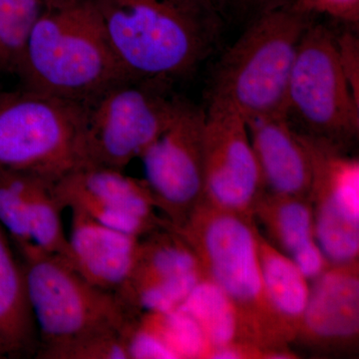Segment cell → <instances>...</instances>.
<instances>
[{"mask_svg": "<svg viewBox=\"0 0 359 359\" xmlns=\"http://www.w3.org/2000/svg\"><path fill=\"white\" fill-rule=\"evenodd\" d=\"M111 48L132 79L195 74L226 25L211 0H93Z\"/></svg>", "mask_w": 359, "mask_h": 359, "instance_id": "6da1fadb", "label": "cell"}, {"mask_svg": "<svg viewBox=\"0 0 359 359\" xmlns=\"http://www.w3.org/2000/svg\"><path fill=\"white\" fill-rule=\"evenodd\" d=\"M16 76L22 88L80 105L132 79L111 48L93 0H46Z\"/></svg>", "mask_w": 359, "mask_h": 359, "instance_id": "7a4b0ae2", "label": "cell"}, {"mask_svg": "<svg viewBox=\"0 0 359 359\" xmlns=\"http://www.w3.org/2000/svg\"><path fill=\"white\" fill-rule=\"evenodd\" d=\"M175 233L199 259L203 273L235 304L245 339L269 353L290 341L264 292L255 219L202 203Z\"/></svg>", "mask_w": 359, "mask_h": 359, "instance_id": "3957f363", "label": "cell"}, {"mask_svg": "<svg viewBox=\"0 0 359 359\" xmlns=\"http://www.w3.org/2000/svg\"><path fill=\"white\" fill-rule=\"evenodd\" d=\"M314 18L287 4L250 21L214 65L208 102L229 104L245 120L285 115L295 56Z\"/></svg>", "mask_w": 359, "mask_h": 359, "instance_id": "277c9868", "label": "cell"}, {"mask_svg": "<svg viewBox=\"0 0 359 359\" xmlns=\"http://www.w3.org/2000/svg\"><path fill=\"white\" fill-rule=\"evenodd\" d=\"M173 85L125 80L83 104L81 167L124 171L140 158L171 124L185 99Z\"/></svg>", "mask_w": 359, "mask_h": 359, "instance_id": "5b68a950", "label": "cell"}, {"mask_svg": "<svg viewBox=\"0 0 359 359\" xmlns=\"http://www.w3.org/2000/svg\"><path fill=\"white\" fill-rule=\"evenodd\" d=\"M39 349L121 332L130 314L114 292L94 287L58 255L20 250Z\"/></svg>", "mask_w": 359, "mask_h": 359, "instance_id": "8992f818", "label": "cell"}, {"mask_svg": "<svg viewBox=\"0 0 359 359\" xmlns=\"http://www.w3.org/2000/svg\"><path fill=\"white\" fill-rule=\"evenodd\" d=\"M83 108L22 88L0 93V172L55 183L81 166Z\"/></svg>", "mask_w": 359, "mask_h": 359, "instance_id": "52a82bcc", "label": "cell"}, {"mask_svg": "<svg viewBox=\"0 0 359 359\" xmlns=\"http://www.w3.org/2000/svg\"><path fill=\"white\" fill-rule=\"evenodd\" d=\"M285 117L297 133L346 150L359 132V100L337 58L335 33L313 21L299 42Z\"/></svg>", "mask_w": 359, "mask_h": 359, "instance_id": "ba28073f", "label": "cell"}, {"mask_svg": "<svg viewBox=\"0 0 359 359\" xmlns=\"http://www.w3.org/2000/svg\"><path fill=\"white\" fill-rule=\"evenodd\" d=\"M205 110L184 99L168 128L142 154L156 210L167 226H182L204 201Z\"/></svg>", "mask_w": 359, "mask_h": 359, "instance_id": "9c48e42d", "label": "cell"}, {"mask_svg": "<svg viewBox=\"0 0 359 359\" xmlns=\"http://www.w3.org/2000/svg\"><path fill=\"white\" fill-rule=\"evenodd\" d=\"M297 135L311 163L309 198L316 241L330 264L358 261V159L330 142Z\"/></svg>", "mask_w": 359, "mask_h": 359, "instance_id": "30bf717a", "label": "cell"}, {"mask_svg": "<svg viewBox=\"0 0 359 359\" xmlns=\"http://www.w3.org/2000/svg\"><path fill=\"white\" fill-rule=\"evenodd\" d=\"M204 186V202L252 219L266 193L244 116L219 101L205 109Z\"/></svg>", "mask_w": 359, "mask_h": 359, "instance_id": "8fae6325", "label": "cell"}, {"mask_svg": "<svg viewBox=\"0 0 359 359\" xmlns=\"http://www.w3.org/2000/svg\"><path fill=\"white\" fill-rule=\"evenodd\" d=\"M52 190L63 210H79L103 226L135 237L165 226L144 180L119 170L77 168L56 181Z\"/></svg>", "mask_w": 359, "mask_h": 359, "instance_id": "7c38bea8", "label": "cell"}, {"mask_svg": "<svg viewBox=\"0 0 359 359\" xmlns=\"http://www.w3.org/2000/svg\"><path fill=\"white\" fill-rule=\"evenodd\" d=\"M358 261L330 264L311 285L297 339L320 347L353 344L359 330Z\"/></svg>", "mask_w": 359, "mask_h": 359, "instance_id": "4fadbf2b", "label": "cell"}, {"mask_svg": "<svg viewBox=\"0 0 359 359\" xmlns=\"http://www.w3.org/2000/svg\"><path fill=\"white\" fill-rule=\"evenodd\" d=\"M71 212L68 250L63 259L92 285L115 294L133 269L141 238L103 226L79 210Z\"/></svg>", "mask_w": 359, "mask_h": 359, "instance_id": "5bb4252c", "label": "cell"}, {"mask_svg": "<svg viewBox=\"0 0 359 359\" xmlns=\"http://www.w3.org/2000/svg\"><path fill=\"white\" fill-rule=\"evenodd\" d=\"M245 122L266 192L309 198V155L285 115L257 116Z\"/></svg>", "mask_w": 359, "mask_h": 359, "instance_id": "9a60e30c", "label": "cell"}, {"mask_svg": "<svg viewBox=\"0 0 359 359\" xmlns=\"http://www.w3.org/2000/svg\"><path fill=\"white\" fill-rule=\"evenodd\" d=\"M256 218L268 231L271 244L290 257L309 280L328 268L330 262L316 238L309 198L266 192L255 208Z\"/></svg>", "mask_w": 359, "mask_h": 359, "instance_id": "2e32d148", "label": "cell"}, {"mask_svg": "<svg viewBox=\"0 0 359 359\" xmlns=\"http://www.w3.org/2000/svg\"><path fill=\"white\" fill-rule=\"evenodd\" d=\"M163 230L152 231L146 240L140 238L133 269L121 289L115 292L123 306L146 287L203 271L199 259L185 241L166 224Z\"/></svg>", "mask_w": 359, "mask_h": 359, "instance_id": "e0dca14e", "label": "cell"}, {"mask_svg": "<svg viewBox=\"0 0 359 359\" xmlns=\"http://www.w3.org/2000/svg\"><path fill=\"white\" fill-rule=\"evenodd\" d=\"M257 245L266 299L285 334L292 341L301 330L311 285L292 259L259 231Z\"/></svg>", "mask_w": 359, "mask_h": 359, "instance_id": "ac0fdd59", "label": "cell"}, {"mask_svg": "<svg viewBox=\"0 0 359 359\" xmlns=\"http://www.w3.org/2000/svg\"><path fill=\"white\" fill-rule=\"evenodd\" d=\"M0 337L21 354L32 353L39 332L28 299L25 271L0 226Z\"/></svg>", "mask_w": 359, "mask_h": 359, "instance_id": "d6986e66", "label": "cell"}, {"mask_svg": "<svg viewBox=\"0 0 359 359\" xmlns=\"http://www.w3.org/2000/svg\"><path fill=\"white\" fill-rule=\"evenodd\" d=\"M178 309L189 314L200 325L212 351L235 342L250 344L245 339L235 304L216 283L205 275Z\"/></svg>", "mask_w": 359, "mask_h": 359, "instance_id": "ffe728a7", "label": "cell"}, {"mask_svg": "<svg viewBox=\"0 0 359 359\" xmlns=\"http://www.w3.org/2000/svg\"><path fill=\"white\" fill-rule=\"evenodd\" d=\"M54 183L32 176L28 202V224L32 245L46 254L65 257L68 237L63 230V209L54 196Z\"/></svg>", "mask_w": 359, "mask_h": 359, "instance_id": "44dd1931", "label": "cell"}, {"mask_svg": "<svg viewBox=\"0 0 359 359\" xmlns=\"http://www.w3.org/2000/svg\"><path fill=\"white\" fill-rule=\"evenodd\" d=\"M46 0H0V73L16 75Z\"/></svg>", "mask_w": 359, "mask_h": 359, "instance_id": "7402d4cb", "label": "cell"}, {"mask_svg": "<svg viewBox=\"0 0 359 359\" xmlns=\"http://www.w3.org/2000/svg\"><path fill=\"white\" fill-rule=\"evenodd\" d=\"M34 175L0 172V226L20 250L33 247L28 224V202Z\"/></svg>", "mask_w": 359, "mask_h": 359, "instance_id": "603a6c76", "label": "cell"}, {"mask_svg": "<svg viewBox=\"0 0 359 359\" xmlns=\"http://www.w3.org/2000/svg\"><path fill=\"white\" fill-rule=\"evenodd\" d=\"M176 358H209L212 347L200 325L177 309L169 313H147Z\"/></svg>", "mask_w": 359, "mask_h": 359, "instance_id": "cb8c5ba5", "label": "cell"}, {"mask_svg": "<svg viewBox=\"0 0 359 359\" xmlns=\"http://www.w3.org/2000/svg\"><path fill=\"white\" fill-rule=\"evenodd\" d=\"M37 358L129 359L121 332L96 335L65 346L39 349Z\"/></svg>", "mask_w": 359, "mask_h": 359, "instance_id": "d4e9b609", "label": "cell"}, {"mask_svg": "<svg viewBox=\"0 0 359 359\" xmlns=\"http://www.w3.org/2000/svg\"><path fill=\"white\" fill-rule=\"evenodd\" d=\"M224 22L249 25L262 14L292 4L294 0H211Z\"/></svg>", "mask_w": 359, "mask_h": 359, "instance_id": "484cf974", "label": "cell"}, {"mask_svg": "<svg viewBox=\"0 0 359 359\" xmlns=\"http://www.w3.org/2000/svg\"><path fill=\"white\" fill-rule=\"evenodd\" d=\"M292 4L316 16L325 15L347 26H358L359 0H294Z\"/></svg>", "mask_w": 359, "mask_h": 359, "instance_id": "4316f807", "label": "cell"}, {"mask_svg": "<svg viewBox=\"0 0 359 359\" xmlns=\"http://www.w3.org/2000/svg\"><path fill=\"white\" fill-rule=\"evenodd\" d=\"M335 46L340 68L359 100V40L353 28L335 34Z\"/></svg>", "mask_w": 359, "mask_h": 359, "instance_id": "83f0119b", "label": "cell"}, {"mask_svg": "<svg viewBox=\"0 0 359 359\" xmlns=\"http://www.w3.org/2000/svg\"><path fill=\"white\" fill-rule=\"evenodd\" d=\"M13 355L20 356V353L8 342L0 337V358H11Z\"/></svg>", "mask_w": 359, "mask_h": 359, "instance_id": "f1b7e54d", "label": "cell"}]
</instances>
